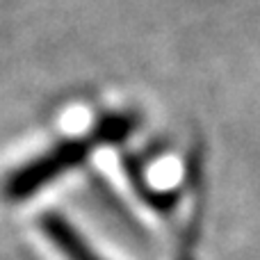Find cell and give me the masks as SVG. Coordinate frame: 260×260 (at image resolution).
Instances as JSON below:
<instances>
[{
  "instance_id": "obj_1",
  "label": "cell",
  "mask_w": 260,
  "mask_h": 260,
  "mask_svg": "<svg viewBox=\"0 0 260 260\" xmlns=\"http://www.w3.org/2000/svg\"><path fill=\"white\" fill-rule=\"evenodd\" d=\"M133 130V121L126 117H108L101 121L91 133L76 139L55 144L53 148L44 151L41 155L32 157L30 162L21 165L5 178L3 197L12 203L25 201L27 197L37 194L39 189L48 187L59 176H67L76 167H80L94 151H99L103 144L121 142Z\"/></svg>"
},
{
  "instance_id": "obj_2",
  "label": "cell",
  "mask_w": 260,
  "mask_h": 260,
  "mask_svg": "<svg viewBox=\"0 0 260 260\" xmlns=\"http://www.w3.org/2000/svg\"><path fill=\"white\" fill-rule=\"evenodd\" d=\"M39 229L46 235V240L64 256V260H103L89 247V242L69 224L67 217L57 215V212L41 215Z\"/></svg>"
}]
</instances>
